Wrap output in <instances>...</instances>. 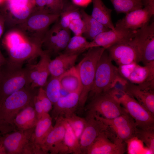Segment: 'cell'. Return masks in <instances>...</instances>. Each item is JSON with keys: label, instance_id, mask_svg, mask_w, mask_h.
Instances as JSON below:
<instances>
[{"label": "cell", "instance_id": "cell-1", "mask_svg": "<svg viewBox=\"0 0 154 154\" xmlns=\"http://www.w3.org/2000/svg\"><path fill=\"white\" fill-rule=\"evenodd\" d=\"M105 49L100 47L89 48L76 66L81 83L78 107L82 110L84 109L87 100L94 80L97 64Z\"/></svg>", "mask_w": 154, "mask_h": 154}, {"label": "cell", "instance_id": "cell-2", "mask_svg": "<svg viewBox=\"0 0 154 154\" xmlns=\"http://www.w3.org/2000/svg\"><path fill=\"white\" fill-rule=\"evenodd\" d=\"M37 88L26 86L8 96L0 105V118L16 129L13 120L17 115L27 106L34 105Z\"/></svg>", "mask_w": 154, "mask_h": 154}, {"label": "cell", "instance_id": "cell-3", "mask_svg": "<svg viewBox=\"0 0 154 154\" xmlns=\"http://www.w3.org/2000/svg\"><path fill=\"white\" fill-rule=\"evenodd\" d=\"M35 127L16 130L2 135L6 154H45L35 143L33 134Z\"/></svg>", "mask_w": 154, "mask_h": 154}, {"label": "cell", "instance_id": "cell-4", "mask_svg": "<svg viewBox=\"0 0 154 154\" xmlns=\"http://www.w3.org/2000/svg\"><path fill=\"white\" fill-rule=\"evenodd\" d=\"M112 61L108 51L105 49L97 64L94 80L88 100H90L98 94L108 91L120 74L118 68L113 64Z\"/></svg>", "mask_w": 154, "mask_h": 154}, {"label": "cell", "instance_id": "cell-5", "mask_svg": "<svg viewBox=\"0 0 154 154\" xmlns=\"http://www.w3.org/2000/svg\"><path fill=\"white\" fill-rule=\"evenodd\" d=\"M9 61L5 70L0 73V105L9 96L28 86L27 67Z\"/></svg>", "mask_w": 154, "mask_h": 154}, {"label": "cell", "instance_id": "cell-6", "mask_svg": "<svg viewBox=\"0 0 154 154\" xmlns=\"http://www.w3.org/2000/svg\"><path fill=\"white\" fill-rule=\"evenodd\" d=\"M84 110L94 112L107 119H114L126 112L118 99L108 92H102L93 97L85 106Z\"/></svg>", "mask_w": 154, "mask_h": 154}, {"label": "cell", "instance_id": "cell-7", "mask_svg": "<svg viewBox=\"0 0 154 154\" xmlns=\"http://www.w3.org/2000/svg\"><path fill=\"white\" fill-rule=\"evenodd\" d=\"M60 15L34 10L29 17L21 24L26 35L31 33L30 40L42 42L49 26L59 18Z\"/></svg>", "mask_w": 154, "mask_h": 154}, {"label": "cell", "instance_id": "cell-8", "mask_svg": "<svg viewBox=\"0 0 154 154\" xmlns=\"http://www.w3.org/2000/svg\"><path fill=\"white\" fill-rule=\"evenodd\" d=\"M95 116L107 125L115 134V143L121 144L135 138L137 127L133 118L126 111L111 119L103 118L95 113Z\"/></svg>", "mask_w": 154, "mask_h": 154}, {"label": "cell", "instance_id": "cell-9", "mask_svg": "<svg viewBox=\"0 0 154 154\" xmlns=\"http://www.w3.org/2000/svg\"><path fill=\"white\" fill-rule=\"evenodd\" d=\"M118 100L121 105L134 119L137 128L154 129V115L134 98L125 93Z\"/></svg>", "mask_w": 154, "mask_h": 154}, {"label": "cell", "instance_id": "cell-10", "mask_svg": "<svg viewBox=\"0 0 154 154\" xmlns=\"http://www.w3.org/2000/svg\"><path fill=\"white\" fill-rule=\"evenodd\" d=\"M85 118L86 123L84 129L79 139L82 154L86 153L96 138L100 135L106 133L110 136L112 132L110 128L101 120L98 118L93 111H87Z\"/></svg>", "mask_w": 154, "mask_h": 154}, {"label": "cell", "instance_id": "cell-11", "mask_svg": "<svg viewBox=\"0 0 154 154\" xmlns=\"http://www.w3.org/2000/svg\"><path fill=\"white\" fill-rule=\"evenodd\" d=\"M144 7L130 11L117 22L115 28L135 31L149 24L154 14V3Z\"/></svg>", "mask_w": 154, "mask_h": 154}, {"label": "cell", "instance_id": "cell-12", "mask_svg": "<svg viewBox=\"0 0 154 154\" xmlns=\"http://www.w3.org/2000/svg\"><path fill=\"white\" fill-rule=\"evenodd\" d=\"M58 20L47 31L42 40V46L43 45L46 48L44 50L50 55L60 54L65 50L71 38L70 30L62 27Z\"/></svg>", "mask_w": 154, "mask_h": 154}, {"label": "cell", "instance_id": "cell-13", "mask_svg": "<svg viewBox=\"0 0 154 154\" xmlns=\"http://www.w3.org/2000/svg\"><path fill=\"white\" fill-rule=\"evenodd\" d=\"M134 40L140 57V62L146 65L154 61V23L136 31Z\"/></svg>", "mask_w": 154, "mask_h": 154}, {"label": "cell", "instance_id": "cell-14", "mask_svg": "<svg viewBox=\"0 0 154 154\" xmlns=\"http://www.w3.org/2000/svg\"><path fill=\"white\" fill-rule=\"evenodd\" d=\"M63 117H60L56 120V123L48 135L41 148L45 154H66L70 153L64 140L65 128Z\"/></svg>", "mask_w": 154, "mask_h": 154}, {"label": "cell", "instance_id": "cell-15", "mask_svg": "<svg viewBox=\"0 0 154 154\" xmlns=\"http://www.w3.org/2000/svg\"><path fill=\"white\" fill-rule=\"evenodd\" d=\"M134 38L106 49L112 60L118 66L140 62V55Z\"/></svg>", "mask_w": 154, "mask_h": 154}, {"label": "cell", "instance_id": "cell-16", "mask_svg": "<svg viewBox=\"0 0 154 154\" xmlns=\"http://www.w3.org/2000/svg\"><path fill=\"white\" fill-rule=\"evenodd\" d=\"M119 74L128 81L135 84L154 80V61L144 66L134 63L119 66Z\"/></svg>", "mask_w": 154, "mask_h": 154}, {"label": "cell", "instance_id": "cell-17", "mask_svg": "<svg viewBox=\"0 0 154 154\" xmlns=\"http://www.w3.org/2000/svg\"><path fill=\"white\" fill-rule=\"evenodd\" d=\"M154 80L139 84L128 81L125 92L134 98L154 115Z\"/></svg>", "mask_w": 154, "mask_h": 154}, {"label": "cell", "instance_id": "cell-18", "mask_svg": "<svg viewBox=\"0 0 154 154\" xmlns=\"http://www.w3.org/2000/svg\"><path fill=\"white\" fill-rule=\"evenodd\" d=\"M101 33L90 42L89 48L100 47L106 49L116 44L128 41L133 38L137 30L116 28Z\"/></svg>", "mask_w": 154, "mask_h": 154}, {"label": "cell", "instance_id": "cell-19", "mask_svg": "<svg viewBox=\"0 0 154 154\" xmlns=\"http://www.w3.org/2000/svg\"><path fill=\"white\" fill-rule=\"evenodd\" d=\"M42 43L29 40L7 49L10 62L23 64L25 60L40 56L44 52L42 49Z\"/></svg>", "mask_w": 154, "mask_h": 154}, {"label": "cell", "instance_id": "cell-20", "mask_svg": "<svg viewBox=\"0 0 154 154\" xmlns=\"http://www.w3.org/2000/svg\"><path fill=\"white\" fill-rule=\"evenodd\" d=\"M80 94L78 92L69 93L60 97L53 105L51 116L52 119L67 118L75 113L78 107Z\"/></svg>", "mask_w": 154, "mask_h": 154}, {"label": "cell", "instance_id": "cell-21", "mask_svg": "<svg viewBox=\"0 0 154 154\" xmlns=\"http://www.w3.org/2000/svg\"><path fill=\"white\" fill-rule=\"evenodd\" d=\"M110 135H99L87 150L86 154H122L126 151L125 143L117 144L111 141Z\"/></svg>", "mask_w": 154, "mask_h": 154}, {"label": "cell", "instance_id": "cell-22", "mask_svg": "<svg viewBox=\"0 0 154 154\" xmlns=\"http://www.w3.org/2000/svg\"><path fill=\"white\" fill-rule=\"evenodd\" d=\"M78 55L62 53L50 60L49 68L50 74L53 77H58L75 66Z\"/></svg>", "mask_w": 154, "mask_h": 154}, {"label": "cell", "instance_id": "cell-23", "mask_svg": "<svg viewBox=\"0 0 154 154\" xmlns=\"http://www.w3.org/2000/svg\"><path fill=\"white\" fill-rule=\"evenodd\" d=\"M7 1L9 14L20 24L25 21L33 11V5L29 0H9Z\"/></svg>", "mask_w": 154, "mask_h": 154}, {"label": "cell", "instance_id": "cell-24", "mask_svg": "<svg viewBox=\"0 0 154 154\" xmlns=\"http://www.w3.org/2000/svg\"><path fill=\"white\" fill-rule=\"evenodd\" d=\"M39 120L34 105H29L20 112L13 120L17 130H26L35 127Z\"/></svg>", "mask_w": 154, "mask_h": 154}, {"label": "cell", "instance_id": "cell-25", "mask_svg": "<svg viewBox=\"0 0 154 154\" xmlns=\"http://www.w3.org/2000/svg\"><path fill=\"white\" fill-rule=\"evenodd\" d=\"M58 78L61 90L68 93L78 92L80 93L81 83L76 66L65 72Z\"/></svg>", "mask_w": 154, "mask_h": 154}, {"label": "cell", "instance_id": "cell-26", "mask_svg": "<svg viewBox=\"0 0 154 154\" xmlns=\"http://www.w3.org/2000/svg\"><path fill=\"white\" fill-rule=\"evenodd\" d=\"M80 12L85 25L83 35L86 38L92 40L100 33L110 29L87 13L83 9H80Z\"/></svg>", "mask_w": 154, "mask_h": 154}, {"label": "cell", "instance_id": "cell-27", "mask_svg": "<svg viewBox=\"0 0 154 154\" xmlns=\"http://www.w3.org/2000/svg\"><path fill=\"white\" fill-rule=\"evenodd\" d=\"M52 120L48 113H45L39 119L35 127L34 140L35 144L41 148L44 141L53 127Z\"/></svg>", "mask_w": 154, "mask_h": 154}, {"label": "cell", "instance_id": "cell-28", "mask_svg": "<svg viewBox=\"0 0 154 154\" xmlns=\"http://www.w3.org/2000/svg\"><path fill=\"white\" fill-rule=\"evenodd\" d=\"M93 7L92 16L108 29L115 30L111 15L112 10L107 8L102 0H92Z\"/></svg>", "mask_w": 154, "mask_h": 154}, {"label": "cell", "instance_id": "cell-29", "mask_svg": "<svg viewBox=\"0 0 154 154\" xmlns=\"http://www.w3.org/2000/svg\"><path fill=\"white\" fill-rule=\"evenodd\" d=\"M68 0H35L34 10L59 15L68 3Z\"/></svg>", "mask_w": 154, "mask_h": 154}, {"label": "cell", "instance_id": "cell-30", "mask_svg": "<svg viewBox=\"0 0 154 154\" xmlns=\"http://www.w3.org/2000/svg\"><path fill=\"white\" fill-rule=\"evenodd\" d=\"M40 57V59L37 64L38 73V78L36 81L30 86L33 89L44 87L50 74L49 68V63L51 60L50 54L44 50Z\"/></svg>", "mask_w": 154, "mask_h": 154}, {"label": "cell", "instance_id": "cell-31", "mask_svg": "<svg viewBox=\"0 0 154 154\" xmlns=\"http://www.w3.org/2000/svg\"><path fill=\"white\" fill-rule=\"evenodd\" d=\"M80 9L79 7L69 2L60 15L58 21L60 25L69 29L71 21L82 18Z\"/></svg>", "mask_w": 154, "mask_h": 154}, {"label": "cell", "instance_id": "cell-32", "mask_svg": "<svg viewBox=\"0 0 154 154\" xmlns=\"http://www.w3.org/2000/svg\"><path fill=\"white\" fill-rule=\"evenodd\" d=\"M90 42L82 35H75L71 37L63 53L78 55L89 48Z\"/></svg>", "mask_w": 154, "mask_h": 154}, {"label": "cell", "instance_id": "cell-33", "mask_svg": "<svg viewBox=\"0 0 154 154\" xmlns=\"http://www.w3.org/2000/svg\"><path fill=\"white\" fill-rule=\"evenodd\" d=\"M63 122L65 128L64 142L67 147L70 153L74 154H82L79 140L75 135L72 129L66 120L63 117Z\"/></svg>", "mask_w": 154, "mask_h": 154}, {"label": "cell", "instance_id": "cell-34", "mask_svg": "<svg viewBox=\"0 0 154 154\" xmlns=\"http://www.w3.org/2000/svg\"><path fill=\"white\" fill-rule=\"evenodd\" d=\"M115 11L118 13H127L143 7L141 0H110Z\"/></svg>", "mask_w": 154, "mask_h": 154}, {"label": "cell", "instance_id": "cell-35", "mask_svg": "<svg viewBox=\"0 0 154 154\" xmlns=\"http://www.w3.org/2000/svg\"><path fill=\"white\" fill-rule=\"evenodd\" d=\"M45 90L48 97L53 105L61 96V88L58 77H52L45 85Z\"/></svg>", "mask_w": 154, "mask_h": 154}, {"label": "cell", "instance_id": "cell-36", "mask_svg": "<svg viewBox=\"0 0 154 154\" xmlns=\"http://www.w3.org/2000/svg\"><path fill=\"white\" fill-rule=\"evenodd\" d=\"M135 137L146 145L151 154L154 153V129H142L137 128Z\"/></svg>", "mask_w": 154, "mask_h": 154}, {"label": "cell", "instance_id": "cell-37", "mask_svg": "<svg viewBox=\"0 0 154 154\" xmlns=\"http://www.w3.org/2000/svg\"><path fill=\"white\" fill-rule=\"evenodd\" d=\"M64 118L69 124L79 140L86 125L85 118L77 116L75 113L68 117Z\"/></svg>", "mask_w": 154, "mask_h": 154}, {"label": "cell", "instance_id": "cell-38", "mask_svg": "<svg viewBox=\"0 0 154 154\" xmlns=\"http://www.w3.org/2000/svg\"><path fill=\"white\" fill-rule=\"evenodd\" d=\"M29 40L24 35L16 31L8 33L5 37L4 43L7 49Z\"/></svg>", "mask_w": 154, "mask_h": 154}, {"label": "cell", "instance_id": "cell-39", "mask_svg": "<svg viewBox=\"0 0 154 154\" xmlns=\"http://www.w3.org/2000/svg\"><path fill=\"white\" fill-rule=\"evenodd\" d=\"M36 96L42 104L44 113H48L52 110L53 105L47 96L43 87L39 88Z\"/></svg>", "mask_w": 154, "mask_h": 154}, {"label": "cell", "instance_id": "cell-40", "mask_svg": "<svg viewBox=\"0 0 154 154\" xmlns=\"http://www.w3.org/2000/svg\"><path fill=\"white\" fill-rule=\"evenodd\" d=\"M68 29L75 35H82L85 30V25L82 18L73 20L69 25Z\"/></svg>", "mask_w": 154, "mask_h": 154}, {"label": "cell", "instance_id": "cell-41", "mask_svg": "<svg viewBox=\"0 0 154 154\" xmlns=\"http://www.w3.org/2000/svg\"><path fill=\"white\" fill-rule=\"evenodd\" d=\"M34 105L39 119L45 113L44 112L42 104L36 96V94L35 96L34 99Z\"/></svg>", "mask_w": 154, "mask_h": 154}, {"label": "cell", "instance_id": "cell-42", "mask_svg": "<svg viewBox=\"0 0 154 154\" xmlns=\"http://www.w3.org/2000/svg\"><path fill=\"white\" fill-rule=\"evenodd\" d=\"M3 121L0 118V136L16 130Z\"/></svg>", "mask_w": 154, "mask_h": 154}, {"label": "cell", "instance_id": "cell-43", "mask_svg": "<svg viewBox=\"0 0 154 154\" xmlns=\"http://www.w3.org/2000/svg\"><path fill=\"white\" fill-rule=\"evenodd\" d=\"M72 3L78 7H85L92 1V0H71Z\"/></svg>", "mask_w": 154, "mask_h": 154}, {"label": "cell", "instance_id": "cell-44", "mask_svg": "<svg viewBox=\"0 0 154 154\" xmlns=\"http://www.w3.org/2000/svg\"><path fill=\"white\" fill-rule=\"evenodd\" d=\"M4 17L0 14V37L1 36L3 30L4 24L5 22Z\"/></svg>", "mask_w": 154, "mask_h": 154}, {"label": "cell", "instance_id": "cell-45", "mask_svg": "<svg viewBox=\"0 0 154 154\" xmlns=\"http://www.w3.org/2000/svg\"><path fill=\"white\" fill-rule=\"evenodd\" d=\"M2 135L0 136V154H6L3 144Z\"/></svg>", "mask_w": 154, "mask_h": 154}, {"label": "cell", "instance_id": "cell-46", "mask_svg": "<svg viewBox=\"0 0 154 154\" xmlns=\"http://www.w3.org/2000/svg\"><path fill=\"white\" fill-rule=\"evenodd\" d=\"M143 3V6L148 3L154 2V0H141Z\"/></svg>", "mask_w": 154, "mask_h": 154}, {"label": "cell", "instance_id": "cell-47", "mask_svg": "<svg viewBox=\"0 0 154 154\" xmlns=\"http://www.w3.org/2000/svg\"><path fill=\"white\" fill-rule=\"evenodd\" d=\"M5 1V0H0V5L3 3Z\"/></svg>", "mask_w": 154, "mask_h": 154}, {"label": "cell", "instance_id": "cell-48", "mask_svg": "<svg viewBox=\"0 0 154 154\" xmlns=\"http://www.w3.org/2000/svg\"><path fill=\"white\" fill-rule=\"evenodd\" d=\"M31 2L33 3L35 0H29Z\"/></svg>", "mask_w": 154, "mask_h": 154}, {"label": "cell", "instance_id": "cell-49", "mask_svg": "<svg viewBox=\"0 0 154 154\" xmlns=\"http://www.w3.org/2000/svg\"><path fill=\"white\" fill-rule=\"evenodd\" d=\"M8 0H5V1H8Z\"/></svg>", "mask_w": 154, "mask_h": 154}, {"label": "cell", "instance_id": "cell-50", "mask_svg": "<svg viewBox=\"0 0 154 154\" xmlns=\"http://www.w3.org/2000/svg\"><path fill=\"white\" fill-rule=\"evenodd\" d=\"M1 57V56H0V57Z\"/></svg>", "mask_w": 154, "mask_h": 154}]
</instances>
